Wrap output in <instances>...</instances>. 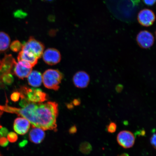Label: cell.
<instances>
[{"label":"cell","mask_w":156,"mask_h":156,"mask_svg":"<svg viewBox=\"0 0 156 156\" xmlns=\"http://www.w3.org/2000/svg\"><path fill=\"white\" fill-rule=\"evenodd\" d=\"M118 156H129V155L128 153H123L121 154L120 155H118Z\"/></svg>","instance_id":"obj_33"},{"label":"cell","mask_w":156,"mask_h":156,"mask_svg":"<svg viewBox=\"0 0 156 156\" xmlns=\"http://www.w3.org/2000/svg\"><path fill=\"white\" fill-rule=\"evenodd\" d=\"M146 135V131L144 129L136 131L135 133V136H145Z\"/></svg>","instance_id":"obj_27"},{"label":"cell","mask_w":156,"mask_h":156,"mask_svg":"<svg viewBox=\"0 0 156 156\" xmlns=\"http://www.w3.org/2000/svg\"><path fill=\"white\" fill-rule=\"evenodd\" d=\"M27 143H28V141L27 140H23L22 141L20 142L19 144V147H24L25 146H26Z\"/></svg>","instance_id":"obj_31"},{"label":"cell","mask_w":156,"mask_h":156,"mask_svg":"<svg viewBox=\"0 0 156 156\" xmlns=\"http://www.w3.org/2000/svg\"><path fill=\"white\" fill-rule=\"evenodd\" d=\"M16 62L11 54L5 55L0 65V83L2 78L7 74L11 73Z\"/></svg>","instance_id":"obj_8"},{"label":"cell","mask_w":156,"mask_h":156,"mask_svg":"<svg viewBox=\"0 0 156 156\" xmlns=\"http://www.w3.org/2000/svg\"><path fill=\"white\" fill-rule=\"evenodd\" d=\"M38 59L34 54L24 50L20 52L17 56L18 62L22 61L26 62L30 64L32 67L37 63Z\"/></svg>","instance_id":"obj_13"},{"label":"cell","mask_w":156,"mask_h":156,"mask_svg":"<svg viewBox=\"0 0 156 156\" xmlns=\"http://www.w3.org/2000/svg\"><path fill=\"white\" fill-rule=\"evenodd\" d=\"M90 78L89 74L84 71H79L74 75L73 82L76 87L83 89L88 86Z\"/></svg>","instance_id":"obj_10"},{"label":"cell","mask_w":156,"mask_h":156,"mask_svg":"<svg viewBox=\"0 0 156 156\" xmlns=\"http://www.w3.org/2000/svg\"><path fill=\"white\" fill-rule=\"evenodd\" d=\"M44 49L43 44L31 36L27 42L23 44L21 49L30 52L38 59L41 57Z\"/></svg>","instance_id":"obj_4"},{"label":"cell","mask_w":156,"mask_h":156,"mask_svg":"<svg viewBox=\"0 0 156 156\" xmlns=\"http://www.w3.org/2000/svg\"><path fill=\"white\" fill-rule=\"evenodd\" d=\"M21 94L24 95L31 102L41 103L48 100V95L40 89L29 88L27 87H21Z\"/></svg>","instance_id":"obj_3"},{"label":"cell","mask_w":156,"mask_h":156,"mask_svg":"<svg viewBox=\"0 0 156 156\" xmlns=\"http://www.w3.org/2000/svg\"><path fill=\"white\" fill-rule=\"evenodd\" d=\"M138 22L142 26L149 27L154 24L155 20L154 13L151 10L144 9L140 12L138 15Z\"/></svg>","instance_id":"obj_7"},{"label":"cell","mask_w":156,"mask_h":156,"mask_svg":"<svg viewBox=\"0 0 156 156\" xmlns=\"http://www.w3.org/2000/svg\"><path fill=\"white\" fill-rule=\"evenodd\" d=\"M14 81V79L11 73L6 74L3 76L1 80V83L5 85H10Z\"/></svg>","instance_id":"obj_19"},{"label":"cell","mask_w":156,"mask_h":156,"mask_svg":"<svg viewBox=\"0 0 156 156\" xmlns=\"http://www.w3.org/2000/svg\"><path fill=\"white\" fill-rule=\"evenodd\" d=\"M63 78V74L58 70L48 69L44 72L42 81L47 88L57 90Z\"/></svg>","instance_id":"obj_2"},{"label":"cell","mask_w":156,"mask_h":156,"mask_svg":"<svg viewBox=\"0 0 156 156\" xmlns=\"http://www.w3.org/2000/svg\"><path fill=\"white\" fill-rule=\"evenodd\" d=\"M7 136V140H8L9 141L12 142V143L16 142L18 139V136L15 132H9Z\"/></svg>","instance_id":"obj_21"},{"label":"cell","mask_w":156,"mask_h":156,"mask_svg":"<svg viewBox=\"0 0 156 156\" xmlns=\"http://www.w3.org/2000/svg\"><path fill=\"white\" fill-rule=\"evenodd\" d=\"M42 55L44 61L48 65H55L59 63L61 59L60 52L55 48H48Z\"/></svg>","instance_id":"obj_9"},{"label":"cell","mask_w":156,"mask_h":156,"mask_svg":"<svg viewBox=\"0 0 156 156\" xmlns=\"http://www.w3.org/2000/svg\"><path fill=\"white\" fill-rule=\"evenodd\" d=\"M23 44L19 40L13 41L10 45V48L12 51L18 52L22 49Z\"/></svg>","instance_id":"obj_18"},{"label":"cell","mask_w":156,"mask_h":156,"mask_svg":"<svg viewBox=\"0 0 156 156\" xmlns=\"http://www.w3.org/2000/svg\"><path fill=\"white\" fill-rule=\"evenodd\" d=\"M3 111L0 110V117L3 114Z\"/></svg>","instance_id":"obj_36"},{"label":"cell","mask_w":156,"mask_h":156,"mask_svg":"<svg viewBox=\"0 0 156 156\" xmlns=\"http://www.w3.org/2000/svg\"><path fill=\"white\" fill-rule=\"evenodd\" d=\"M123 87L122 86V85L119 84L116 87V90L117 92L120 93L121 92L123 89Z\"/></svg>","instance_id":"obj_30"},{"label":"cell","mask_w":156,"mask_h":156,"mask_svg":"<svg viewBox=\"0 0 156 156\" xmlns=\"http://www.w3.org/2000/svg\"><path fill=\"white\" fill-rule=\"evenodd\" d=\"M2 127V126L1 125V124H0V128H1Z\"/></svg>","instance_id":"obj_38"},{"label":"cell","mask_w":156,"mask_h":156,"mask_svg":"<svg viewBox=\"0 0 156 156\" xmlns=\"http://www.w3.org/2000/svg\"><path fill=\"white\" fill-rule=\"evenodd\" d=\"M123 124L124 125L127 126L128 125V122L127 121H125L124 122Z\"/></svg>","instance_id":"obj_35"},{"label":"cell","mask_w":156,"mask_h":156,"mask_svg":"<svg viewBox=\"0 0 156 156\" xmlns=\"http://www.w3.org/2000/svg\"><path fill=\"white\" fill-rule=\"evenodd\" d=\"M30 124L28 120L23 117L17 118L13 123V129L17 134L24 135L28 132L30 127Z\"/></svg>","instance_id":"obj_11"},{"label":"cell","mask_w":156,"mask_h":156,"mask_svg":"<svg viewBox=\"0 0 156 156\" xmlns=\"http://www.w3.org/2000/svg\"><path fill=\"white\" fill-rule=\"evenodd\" d=\"M11 40L9 35L4 32H0V51H5L9 48Z\"/></svg>","instance_id":"obj_16"},{"label":"cell","mask_w":156,"mask_h":156,"mask_svg":"<svg viewBox=\"0 0 156 156\" xmlns=\"http://www.w3.org/2000/svg\"><path fill=\"white\" fill-rule=\"evenodd\" d=\"M117 125L115 123L111 122L108 125L106 126L107 132L109 133H114L116 131L117 129Z\"/></svg>","instance_id":"obj_20"},{"label":"cell","mask_w":156,"mask_h":156,"mask_svg":"<svg viewBox=\"0 0 156 156\" xmlns=\"http://www.w3.org/2000/svg\"><path fill=\"white\" fill-rule=\"evenodd\" d=\"M156 136L155 133H154L153 134V135L152 136L151 138V140H150L151 145L155 149H156Z\"/></svg>","instance_id":"obj_24"},{"label":"cell","mask_w":156,"mask_h":156,"mask_svg":"<svg viewBox=\"0 0 156 156\" xmlns=\"http://www.w3.org/2000/svg\"><path fill=\"white\" fill-rule=\"evenodd\" d=\"M144 3L148 6H153L155 4L156 0H143Z\"/></svg>","instance_id":"obj_26"},{"label":"cell","mask_w":156,"mask_h":156,"mask_svg":"<svg viewBox=\"0 0 156 156\" xmlns=\"http://www.w3.org/2000/svg\"><path fill=\"white\" fill-rule=\"evenodd\" d=\"M0 156H3L2 155L1 153V152H0Z\"/></svg>","instance_id":"obj_39"},{"label":"cell","mask_w":156,"mask_h":156,"mask_svg":"<svg viewBox=\"0 0 156 156\" xmlns=\"http://www.w3.org/2000/svg\"><path fill=\"white\" fill-rule=\"evenodd\" d=\"M15 16L17 17H23L26 16V13L21 11L20 10L17 11L15 13Z\"/></svg>","instance_id":"obj_25"},{"label":"cell","mask_w":156,"mask_h":156,"mask_svg":"<svg viewBox=\"0 0 156 156\" xmlns=\"http://www.w3.org/2000/svg\"><path fill=\"white\" fill-rule=\"evenodd\" d=\"M3 135L2 134L1 132H0V138H1L2 137Z\"/></svg>","instance_id":"obj_37"},{"label":"cell","mask_w":156,"mask_h":156,"mask_svg":"<svg viewBox=\"0 0 156 156\" xmlns=\"http://www.w3.org/2000/svg\"><path fill=\"white\" fill-rule=\"evenodd\" d=\"M29 84L34 87H40L42 82V76L40 72L36 71H31L28 76Z\"/></svg>","instance_id":"obj_15"},{"label":"cell","mask_w":156,"mask_h":156,"mask_svg":"<svg viewBox=\"0 0 156 156\" xmlns=\"http://www.w3.org/2000/svg\"><path fill=\"white\" fill-rule=\"evenodd\" d=\"M45 133L44 130L41 128L34 127L31 130L29 134V138L33 143L40 144L43 141Z\"/></svg>","instance_id":"obj_12"},{"label":"cell","mask_w":156,"mask_h":156,"mask_svg":"<svg viewBox=\"0 0 156 156\" xmlns=\"http://www.w3.org/2000/svg\"><path fill=\"white\" fill-rule=\"evenodd\" d=\"M9 141L5 137H2L0 138V146L2 147H5L8 145Z\"/></svg>","instance_id":"obj_23"},{"label":"cell","mask_w":156,"mask_h":156,"mask_svg":"<svg viewBox=\"0 0 156 156\" xmlns=\"http://www.w3.org/2000/svg\"><path fill=\"white\" fill-rule=\"evenodd\" d=\"M77 129L76 127L74 126L72 127L70 129L69 133L71 134H74L76 133L77 132Z\"/></svg>","instance_id":"obj_29"},{"label":"cell","mask_w":156,"mask_h":156,"mask_svg":"<svg viewBox=\"0 0 156 156\" xmlns=\"http://www.w3.org/2000/svg\"><path fill=\"white\" fill-rule=\"evenodd\" d=\"M154 41L153 34L147 30L141 31L136 37V42L140 47L142 48H151L153 46Z\"/></svg>","instance_id":"obj_6"},{"label":"cell","mask_w":156,"mask_h":156,"mask_svg":"<svg viewBox=\"0 0 156 156\" xmlns=\"http://www.w3.org/2000/svg\"><path fill=\"white\" fill-rule=\"evenodd\" d=\"M117 141L122 147L129 149L134 145L135 137L132 132L128 130H122L117 135Z\"/></svg>","instance_id":"obj_5"},{"label":"cell","mask_w":156,"mask_h":156,"mask_svg":"<svg viewBox=\"0 0 156 156\" xmlns=\"http://www.w3.org/2000/svg\"><path fill=\"white\" fill-rule=\"evenodd\" d=\"M42 1L45 2H52L55 1V0H42Z\"/></svg>","instance_id":"obj_34"},{"label":"cell","mask_w":156,"mask_h":156,"mask_svg":"<svg viewBox=\"0 0 156 156\" xmlns=\"http://www.w3.org/2000/svg\"><path fill=\"white\" fill-rule=\"evenodd\" d=\"M73 104L75 106H78L80 104V101L79 100V99H76L74 100L73 102Z\"/></svg>","instance_id":"obj_32"},{"label":"cell","mask_w":156,"mask_h":156,"mask_svg":"<svg viewBox=\"0 0 156 156\" xmlns=\"http://www.w3.org/2000/svg\"><path fill=\"white\" fill-rule=\"evenodd\" d=\"M14 73L15 75L20 79H24L28 76L32 71V68L25 67L20 62L16 63L14 66Z\"/></svg>","instance_id":"obj_14"},{"label":"cell","mask_w":156,"mask_h":156,"mask_svg":"<svg viewBox=\"0 0 156 156\" xmlns=\"http://www.w3.org/2000/svg\"><path fill=\"white\" fill-rule=\"evenodd\" d=\"M0 130V132H1L3 136H7L8 134L9 133L8 130L7 128L5 127H2Z\"/></svg>","instance_id":"obj_28"},{"label":"cell","mask_w":156,"mask_h":156,"mask_svg":"<svg viewBox=\"0 0 156 156\" xmlns=\"http://www.w3.org/2000/svg\"><path fill=\"white\" fill-rule=\"evenodd\" d=\"M58 104L55 102L37 103L30 123L44 130H56Z\"/></svg>","instance_id":"obj_1"},{"label":"cell","mask_w":156,"mask_h":156,"mask_svg":"<svg viewBox=\"0 0 156 156\" xmlns=\"http://www.w3.org/2000/svg\"><path fill=\"white\" fill-rule=\"evenodd\" d=\"M1 60H0V65H1Z\"/></svg>","instance_id":"obj_40"},{"label":"cell","mask_w":156,"mask_h":156,"mask_svg":"<svg viewBox=\"0 0 156 156\" xmlns=\"http://www.w3.org/2000/svg\"><path fill=\"white\" fill-rule=\"evenodd\" d=\"M10 98L11 100L13 102H16L20 98V93L18 92H13Z\"/></svg>","instance_id":"obj_22"},{"label":"cell","mask_w":156,"mask_h":156,"mask_svg":"<svg viewBox=\"0 0 156 156\" xmlns=\"http://www.w3.org/2000/svg\"><path fill=\"white\" fill-rule=\"evenodd\" d=\"M92 146L89 142H84L81 143L79 147V150L84 154L88 155L92 151Z\"/></svg>","instance_id":"obj_17"}]
</instances>
